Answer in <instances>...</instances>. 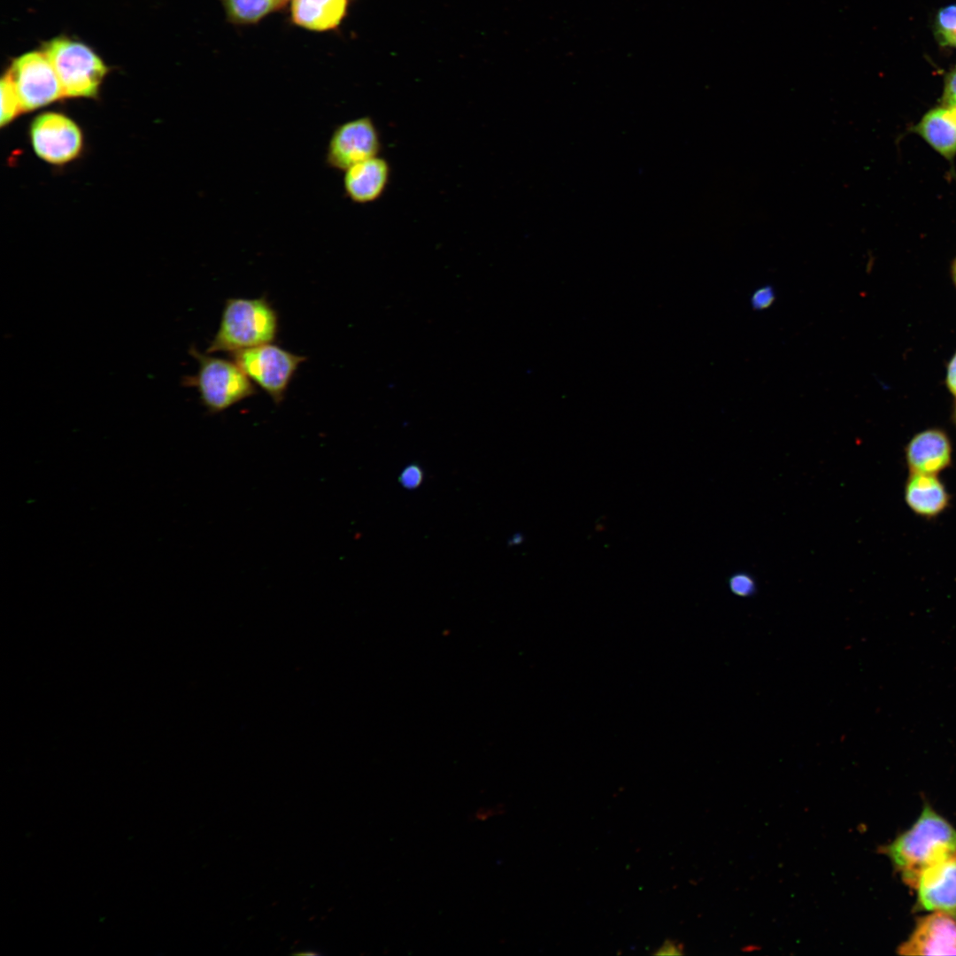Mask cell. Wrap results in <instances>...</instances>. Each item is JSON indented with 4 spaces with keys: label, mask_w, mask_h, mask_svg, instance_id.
Here are the masks:
<instances>
[{
    "label": "cell",
    "mask_w": 956,
    "mask_h": 956,
    "mask_svg": "<svg viewBox=\"0 0 956 956\" xmlns=\"http://www.w3.org/2000/svg\"><path fill=\"white\" fill-rule=\"evenodd\" d=\"M877 850L890 860L904 883L913 889L926 868L956 855V829L925 804L908 829Z\"/></svg>",
    "instance_id": "cell-1"
},
{
    "label": "cell",
    "mask_w": 956,
    "mask_h": 956,
    "mask_svg": "<svg viewBox=\"0 0 956 956\" xmlns=\"http://www.w3.org/2000/svg\"><path fill=\"white\" fill-rule=\"evenodd\" d=\"M278 332V313L266 297L227 298L219 328L205 352L232 354L270 343L275 340Z\"/></svg>",
    "instance_id": "cell-2"
},
{
    "label": "cell",
    "mask_w": 956,
    "mask_h": 956,
    "mask_svg": "<svg viewBox=\"0 0 956 956\" xmlns=\"http://www.w3.org/2000/svg\"><path fill=\"white\" fill-rule=\"evenodd\" d=\"M189 353L197 360L198 369L195 374L184 376L181 384L197 389L210 413L221 412L257 393L252 381L235 361L202 353L195 346Z\"/></svg>",
    "instance_id": "cell-3"
},
{
    "label": "cell",
    "mask_w": 956,
    "mask_h": 956,
    "mask_svg": "<svg viewBox=\"0 0 956 956\" xmlns=\"http://www.w3.org/2000/svg\"><path fill=\"white\" fill-rule=\"evenodd\" d=\"M44 52L56 71L64 96H97L107 67L89 47L66 37H58L44 45Z\"/></svg>",
    "instance_id": "cell-4"
},
{
    "label": "cell",
    "mask_w": 956,
    "mask_h": 956,
    "mask_svg": "<svg viewBox=\"0 0 956 956\" xmlns=\"http://www.w3.org/2000/svg\"><path fill=\"white\" fill-rule=\"evenodd\" d=\"M233 359L273 401H283L288 387L306 358L272 343L232 353Z\"/></svg>",
    "instance_id": "cell-5"
},
{
    "label": "cell",
    "mask_w": 956,
    "mask_h": 956,
    "mask_svg": "<svg viewBox=\"0 0 956 956\" xmlns=\"http://www.w3.org/2000/svg\"><path fill=\"white\" fill-rule=\"evenodd\" d=\"M5 74L15 89L22 112L64 97L56 71L44 51H31L15 58Z\"/></svg>",
    "instance_id": "cell-6"
},
{
    "label": "cell",
    "mask_w": 956,
    "mask_h": 956,
    "mask_svg": "<svg viewBox=\"0 0 956 956\" xmlns=\"http://www.w3.org/2000/svg\"><path fill=\"white\" fill-rule=\"evenodd\" d=\"M380 131L370 116L346 120L336 126L327 145L325 162L332 169L344 172L367 158L380 155Z\"/></svg>",
    "instance_id": "cell-7"
},
{
    "label": "cell",
    "mask_w": 956,
    "mask_h": 956,
    "mask_svg": "<svg viewBox=\"0 0 956 956\" xmlns=\"http://www.w3.org/2000/svg\"><path fill=\"white\" fill-rule=\"evenodd\" d=\"M29 134L35 154L52 165L73 160L82 149L81 130L73 120L59 112H50L35 117Z\"/></svg>",
    "instance_id": "cell-8"
},
{
    "label": "cell",
    "mask_w": 956,
    "mask_h": 956,
    "mask_svg": "<svg viewBox=\"0 0 956 956\" xmlns=\"http://www.w3.org/2000/svg\"><path fill=\"white\" fill-rule=\"evenodd\" d=\"M897 951L900 955H956V916L929 912L919 917Z\"/></svg>",
    "instance_id": "cell-9"
},
{
    "label": "cell",
    "mask_w": 956,
    "mask_h": 956,
    "mask_svg": "<svg viewBox=\"0 0 956 956\" xmlns=\"http://www.w3.org/2000/svg\"><path fill=\"white\" fill-rule=\"evenodd\" d=\"M917 912H943L956 916V855L926 868L914 887Z\"/></svg>",
    "instance_id": "cell-10"
},
{
    "label": "cell",
    "mask_w": 956,
    "mask_h": 956,
    "mask_svg": "<svg viewBox=\"0 0 956 956\" xmlns=\"http://www.w3.org/2000/svg\"><path fill=\"white\" fill-rule=\"evenodd\" d=\"M952 443L942 428H929L916 433L905 447L910 473L938 474L952 464Z\"/></svg>",
    "instance_id": "cell-11"
},
{
    "label": "cell",
    "mask_w": 956,
    "mask_h": 956,
    "mask_svg": "<svg viewBox=\"0 0 956 956\" xmlns=\"http://www.w3.org/2000/svg\"><path fill=\"white\" fill-rule=\"evenodd\" d=\"M390 177V164L378 155L357 163L344 171L343 190L353 203L370 204L382 197L389 186Z\"/></svg>",
    "instance_id": "cell-12"
},
{
    "label": "cell",
    "mask_w": 956,
    "mask_h": 956,
    "mask_svg": "<svg viewBox=\"0 0 956 956\" xmlns=\"http://www.w3.org/2000/svg\"><path fill=\"white\" fill-rule=\"evenodd\" d=\"M951 165L956 157V106L943 104L929 110L909 128Z\"/></svg>",
    "instance_id": "cell-13"
},
{
    "label": "cell",
    "mask_w": 956,
    "mask_h": 956,
    "mask_svg": "<svg viewBox=\"0 0 956 956\" xmlns=\"http://www.w3.org/2000/svg\"><path fill=\"white\" fill-rule=\"evenodd\" d=\"M904 498L914 513L927 520L937 518L951 504V495L937 474L910 473Z\"/></svg>",
    "instance_id": "cell-14"
},
{
    "label": "cell",
    "mask_w": 956,
    "mask_h": 956,
    "mask_svg": "<svg viewBox=\"0 0 956 956\" xmlns=\"http://www.w3.org/2000/svg\"><path fill=\"white\" fill-rule=\"evenodd\" d=\"M349 0H292L291 20L311 31L337 27L347 13Z\"/></svg>",
    "instance_id": "cell-15"
},
{
    "label": "cell",
    "mask_w": 956,
    "mask_h": 956,
    "mask_svg": "<svg viewBox=\"0 0 956 956\" xmlns=\"http://www.w3.org/2000/svg\"><path fill=\"white\" fill-rule=\"evenodd\" d=\"M227 19L234 24H255L281 8L283 0H220Z\"/></svg>",
    "instance_id": "cell-16"
},
{
    "label": "cell",
    "mask_w": 956,
    "mask_h": 956,
    "mask_svg": "<svg viewBox=\"0 0 956 956\" xmlns=\"http://www.w3.org/2000/svg\"><path fill=\"white\" fill-rule=\"evenodd\" d=\"M935 35L941 45L956 48V4L938 11L935 19Z\"/></svg>",
    "instance_id": "cell-17"
},
{
    "label": "cell",
    "mask_w": 956,
    "mask_h": 956,
    "mask_svg": "<svg viewBox=\"0 0 956 956\" xmlns=\"http://www.w3.org/2000/svg\"><path fill=\"white\" fill-rule=\"evenodd\" d=\"M1 117L0 125L4 127L12 121L17 115L22 112V109L15 92V89L5 74L3 76L1 84Z\"/></svg>",
    "instance_id": "cell-18"
},
{
    "label": "cell",
    "mask_w": 956,
    "mask_h": 956,
    "mask_svg": "<svg viewBox=\"0 0 956 956\" xmlns=\"http://www.w3.org/2000/svg\"><path fill=\"white\" fill-rule=\"evenodd\" d=\"M729 587L732 593L738 597H750L756 591L754 579L747 573H736L729 580Z\"/></svg>",
    "instance_id": "cell-19"
},
{
    "label": "cell",
    "mask_w": 956,
    "mask_h": 956,
    "mask_svg": "<svg viewBox=\"0 0 956 956\" xmlns=\"http://www.w3.org/2000/svg\"><path fill=\"white\" fill-rule=\"evenodd\" d=\"M775 291L771 284H766L757 288L751 295L750 304L754 311H764L775 303Z\"/></svg>",
    "instance_id": "cell-20"
},
{
    "label": "cell",
    "mask_w": 956,
    "mask_h": 956,
    "mask_svg": "<svg viewBox=\"0 0 956 956\" xmlns=\"http://www.w3.org/2000/svg\"><path fill=\"white\" fill-rule=\"evenodd\" d=\"M423 480L422 469L415 464L406 466L399 476V482L403 487L409 490L416 489Z\"/></svg>",
    "instance_id": "cell-21"
},
{
    "label": "cell",
    "mask_w": 956,
    "mask_h": 956,
    "mask_svg": "<svg viewBox=\"0 0 956 956\" xmlns=\"http://www.w3.org/2000/svg\"><path fill=\"white\" fill-rule=\"evenodd\" d=\"M940 103L956 106V67L951 70L944 77Z\"/></svg>",
    "instance_id": "cell-22"
},
{
    "label": "cell",
    "mask_w": 956,
    "mask_h": 956,
    "mask_svg": "<svg viewBox=\"0 0 956 956\" xmlns=\"http://www.w3.org/2000/svg\"><path fill=\"white\" fill-rule=\"evenodd\" d=\"M945 384L950 393L956 398V351L946 367Z\"/></svg>",
    "instance_id": "cell-23"
},
{
    "label": "cell",
    "mask_w": 956,
    "mask_h": 956,
    "mask_svg": "<svg viewBox=\"0 0 956 956\" xmlns=\"http://www.w3.org/2000/svg\"><path fill=\"white\" fill-rule=\"evenodd\" d=\"M653 954L655 955H682L683 954V945L676 941L666 940L660 947H659Z\"/></svg>",
    "instance_id": "cell-24"
},
{
    "label": "cell",
    "mask_w": 956,
    "mask_h": 956,
    "mask_svg": "<svg viewBox=\"0 0 956 956\" xmlns=\"http://www.w3.org/2000/svg\"><path fill=\"white\" fill-rule=\"evenodd\" d=\"M951 275H952V279L953 281V283L956 286V258L953 259V261L952 263V266H951Z\"/></svg>",
    "instance_id": "cell-25"
},
{
    "label": "cell",
    "mask_w": 956,
    "mask_h": 956,
    "mask_svg": "<svg viewBox=\"0 0 956 956\" xmlns=\"http://www.w3.org/2000/svg\"><path fill=\"white\" fill-rule=\"evenodd\" d=\"M952 421H953L954 425L956 426V402H955L953 409H952Z\"/></svg>",
    "instance_id": "cell-26"
},
{
    "label": "cell",
    "mask_w": 956,
    "mask_h": 956,
    "mask_svg": "<svg viewBox=\"0 0 956 956\" xmlns=\"http://www.w3.org/2000/svg\"><path fill=\"white\" fill-rule=\"evenodd\" d=\"M283 1L286 3L288 0H283Z\"/></svg>",
    "instance_id": "cell-27"
}]
</instances>
